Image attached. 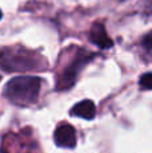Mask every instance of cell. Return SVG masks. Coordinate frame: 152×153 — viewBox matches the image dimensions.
Instances as JSON below:
<instances>
[{"instance_id":"cell-1","label":"cell","mask_w":152,"mask_h":153,"mask_svg":"<svg viewBox=\"0 0 152 153\" xmlns=\"http://www.w3.org/2000/svg\"><path fill=\"white\" fill-rule=\"evenodd\" d=\"M40 78L30 75L15 76L4 87V97L19 106H28L38 100Z\"/></svg>"},{"instance_id":"cell-2","label":"cell","mask_w":152,"mask_h":153,"mask_svg":"<svg viewBox=\"0 0 152 153\" xmlns=\"http://www.w3.org/2000/svg\"><path fill=\"white\" fill-rule=\"evenodd\" d=\"M39 59L34 53L27 50L5 48L0 51V66L7 71H27L37 69Z\"/></svg>"},{"instance_id":"cell-3","label":"cell","mask_w":152,"mask_h":153,"mask_svg":"<svg viewBox=\"0 0 152 153\" xmlns=\"http://www.w3.org/2000/svg\"><path fill=\"white\" fill-rule=\"evenodd\" d=\"M93 58H94V54L89 53V51H85V50H78L77 55L73 59V62L62 71V74L59 75L58 83H57V89L58 90L70 89V87L75 83V81H77L80 71L86 66V63H89Z\"/></svg>"},{"instance_id":"cell-4","label":"cell","mask_w":152,"mask_h":153,"mask_svg":"<svg viewBox=\"0 0 152 153\" xmlns=\"http://www.w3.org/2000/svg\"><path fill=\"white\" fill-rule=\"evenodd\" d=\"M54 141L61 148H74L77 144L75 129L69 124H62L54 132Z\"/></svg>"},{"instance_id":"cell-5","label":"cell","mask_w":152,"mask_h":153,"mask_svg":"<svg viewBox=\"0 0 152 153\" xmlns=\"http://www.w3.org/2000/svg\"><path fill=\"white\" fill-rule=\"evenodd\" d=\"M89 39H90V42L93 45H96L97 47L102 48V50L110 48L113 46V40L107 34L104 24L101 23H94L92 26L90 31H89Z\"/></svg>"},{"instance_id":"cell-6","label":"cell","mask_w":152,"mask_h":153,"mask_svg":"<svg viewBox=\"0 0 152 153\" xmlns=\"http://www.w3.org/2000/svg\"><path fill=\"white\" fill-rule=\"evenodd\" d=\"M70 114L83 120H93L96 116V105L90 100H83L73 106Z\"/></svg>"},{"instance_id":"cell-7","label":"cell","mask_w":152,"mask_h":153,"mask_svg":"<svg viewBox=\"0 0 152 153\" xmlns=\"http://www.w3.org/2000/svg\"><path fill=\"white\" fill-rule=\"evenodd\" d=\"M139 85L144 90H152V73H145L140 76Z\"/></svg>"},{"instance_id":"cell-8","label":"cell","mask_w":152,"mask_h":153,"mask_svg":"<svg viewBox=\"0 0 152 153\" xmlns=\"http://www.w3.org/2000/svg\"><path fill=\"white\" fill-rule=\"evenodd\" d=\"M142 45L144 46L147 50H152V31L148 32L147 35H144V38L142 39Z\"/></svg>"},{"instance_id":"cell-9","label":"cell","mask_w":152,"mask_h":153,"mask_svg":"<svg viewBox=\"0 0 152 153\" xmlns=\"http://www.w3.org/2000/svg\"><path fill=\"white\" fill-rule=\"evenodd\" d=\"M1 15H3V13H1V11H0V19H1Z\"/></svg>"},{"instance_id":"cell-10","label":"cell","mask_w":152,"mask_h":153,"mask_svg":"<svg viewBox=\"0 0 152 153\" xmlns=\"http://www.w3.org/2000/svg\"><path fill=\"white\" fill-rule=\"evenodd\" d=\"M1 153H7V152H1Z\"/></svg>"}]
</instances>
